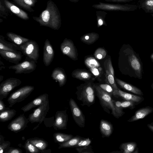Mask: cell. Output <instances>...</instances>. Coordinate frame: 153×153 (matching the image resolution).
I'll use <instances>...</instances> for the list:
<instances>
[{
    "instance_id": "1",
    "label": "cell",
    "mask_w": 153,
    "mask_h": 153,
    "mask_svg": "<svg viewBox=\"0 0 153 153\" xmlns=\"http://www.w3.org/2000/svg\"><path fill=\"white\" fill-rule=\"evenodd\" d=\"M33 19L38 22L40 26L58 30L61 25V15L55 3L51 0L48 1L46 8L38 16H33Z\"/></svg>"
},
{
    "instance_id": "2",
    "label": "cell",
    "mask_w": 153,
    "mask_h": 153,
    "mask_svg": "<svg viewBox=\"0 0 153 153\" xmlns=\"http://www.w3.org/2000/svg\"><path fill=\"white\" fill-rule=\"evenodd\" d=\"M125 51L127 57V71L129 75L131 77L141 79L143 66L139 56L131 46Z\"/></svg>"
},
{
    "instance_id": "3",
    "label": "cell",
    "mask_w": 153,
    "mask_h": 153,
    "mask_svg": "<svg viewBox=\"0 0 153 153\" xmlns=\"http://www.w3.org/2000/svg\"><path fill=\"white\" fill-rule=\"evenodd\" d=\"M95 89L94 85L90 83L80 86L77 88L76 93L77 99L82 102L81 105L90 107L93 104L95 100Z\"/></svg>"
},
{
    "instance_id": "4",
    "label": "cell",
    "mask_w": 153,
    "mask_h": 153,
    "mask_svg": "<svg viewBox=\"0 0 153 153\" xmlns=\"http://www.w3.org/2000/svg\"><path fill=\"white\" fill-rule=\"evenodd\" d=\"M97 95L100 103L104 111L108 114H111L115 117L118 118L117 115L114 104V100L111 96L102 89L99 85H94Z\"/></svg>"
},
{
    "instance_id": "5",
    "label": "cell",
    "mask_w": 153,
    "mask_h": 153,
    "mask_svg": "<svg viewBox=\"0 0 153 153\" xmlns=\"http://www.w3.org/2000/svg\"><path fill=\"white\" fill-rule=\"evenodd\" d=\"M92 7L98 10L108 11L130 12L135 11L138 8L137 5L136 4H110L102 2L93 4Z\"/></svg>"
},
{
    "instance_id": "6",
    "label": "cell",
    "mask_w": 153,
    "mask_h": 153,
    "mask_svg": "<svg viewBox=\"0 0 153 153\" xmlns=\"http://www.w3.org/2000/svg\"><path fill=\"white\" fill-rule=\"evenodd\" d=\"M34 87L31 85L23 86L10 94L7 99L9 107H11L16 103L25 100L33 91Z\"/></svg>"
},
{
    "instance_id": "7",
    "label": "cell",
    "mask_w": 153,
    "mask_h": 153,
    "mask_svg": "<svg viewBox=\"0 0 153 153\" xmlns=\"http://www.w3.org/2000/svg\"><path fill=\"white\" fill-rule=\"evenodd\" d=\"M18 47L19 50L25 56L37 63L39 57V48L35 41L30 39Z\"/></svg>"
},
{
    "instance_id": "8",
    "label": "cell",
    "mask_w": 153,
    "mask_h": 153,
    "mask_svg": "<svg viewBox=\"0 0 153 153\" xmlns=\"http://www.w3.org/2000/svg\"><path fill=\"white\" fill-rule=\"evenodd\" d=\"M36 62L26 56L25 60L22 62L9 66V69L15 71L16 74H28L34 71L36 68Z\"/></svg>"
},
{
    "instance_id": "9",
    "label": "cell",
    "mask_w": 153,
    "mask_h": 153,
    "mask_svg": "<svg viewBox=\"0 0 153 153\" xmlns=\"http://www.w3.org/2000/svg\"><path fill=\"white\" fill-rule=\"evenodd\" d=\"M50 108L49 100L44 104L38 107L30 114L28 118L31 123H39L41 124L43 121Z\"/></svg>"
},
{
    "instance_id": "10",
    "label": "cell",
    "mask_w": 153,
    "mask_h": 153,
    "mask_svg": "<svg viewBox=\"0 0 153 153\" xmlns=\"http://www.w3.org/2000/svg\"><path fill=\"white\" fill-rule=\"evenodd\" d=\"M21 83L20 79L13 77L8 78L2 82L0 84V100L6 98L11 91Z\"/></svg>"
},
{
    "instance_id": "11",
    "label": "cell",
    "mask_w": 153,
    "mask_h": 153,
    "mask_svg": "<svg viewBox=\"0 0 153 153\" xmlns=\"http://www.w3.org/2000/svg\"><path fill=\"white\" fill-rule=\"evenodd\" d=\"M69 104L73 118L76 124L80 127L85 126V118L84 115L74 100L71 98Z\"/></svg>"
},
{
    "instance_id": "12",
    "label": "cell",
    "mask_w": 153,
    "mask_h": 153,
    "mask_svg": "<svg viewBox=\"0 0 153 153\" xmlns=\"http://www.w3.org/2000/svg\"><path fill=\"white\" fill-rule=\"evenodd\" d=\"M29 121L24 114H20L13 120L7 126L8 129L16 133L25 129L27 127Z\"/></svg>"
},
{
    "instance_id": "13",
    "label": "cell",
    "mask_w": 153,
    "mask_h": 153,
    "mask_svg": "<svg viewBox=\"0 0 153 153\" xmlns=\"http://www.w3.org/2000/svg\"><path fill=\"white\" fill-rule=\"evenodd\" d=\"M53 126L55 130L67 129L68 120V115L66 110L58 111L56 112Z\"/></svg>"
},
{
    "instance_id": "14",
    "label": "cell",
    "mask_w": 153,
    "mask_h": 153,
    "mask_svg": "<svg viewBox=\"0 0 153 153\" xmlns=\"http://www.w3.org/2000/svg\"><path fill=\"white\" fill-rule=\"evenodd\" d=\"M104 67L105 72V80L106 82L111 86L114 90L118 89V88L114 79V70L110 58L105 61Z\"/></svg>"
},
{
    "instance_id": "15",
    "label": "cell",
    "mask_w": 153,
    "mask_h": 153,
    "mask_svg": "<svg viewBox=\"0 0 153 153\" xmlns=\"http://www.w3.org/2000/svg\"><path fill=\"white\" fill-rule=\"evenodd\" d=\"M60 47L61 51L63 54L73 60L77 59L76 49L71 40L65 38L61 43Z\"/></svg>"
},
{
    "instance_id": "16",
    "label": "cell",
    "mask_w": 153,
    "mask_h": 153,
    "mask_svg": "<svg viewBox=\"0 0 153 153\" xmlns=\"http://www.w3.org/2000/svg\"><path fill=\"white\" fill-rule=\"evenodd\" d=\"M54 52L50 41L48 39L45 41L43 47V62L46 66H49L54 57Z\"/></svg>"
},
{
    "instance_id": "17",
    "label": "cell",
    "mask_w": 153,
    "mask_h": 153,
    "mask_svg": "<svg viewBox=\"0 0 153 153\" xmlns=\"http://www.w3.org/2000/svg\"><path fill=\"white\" fill-rule=\"evenodd\" d=\"M113 95L117 98H120L125 100L134 102L139 104L144 101V98L141 96H138L123 91L119 89L114 90Z\"/></svg>"
},
{
    "instance_id": "18",
    "label": "cell",
    "mask_w": 153,
    "mask_h": 153,
    "mask_svg": "<svg viewBox=\"0 0 153 153\" xmlns=\"http://www.w3.org/2000/svg\"><path fill=\"white\" fill-rule=\"evenodd\" d=\"M48 100L47 94H42L22 107L21 109L24 112H27L33 108L38 107L44 104Z\"/></svg>"
},
{
    "instance_id": "19",
    "label": "cell",
    "mask_w": 153,
    "mask_h": 153,
    "mask_svg": "<svg viewBox=\"0 0 153 153\" xmlns=\"http://www.w3.org/2000/svg\"><path fill=\"white\" fill-rule=\"evenodd\" d=\"M0 54L4 59L16 64L19 63L23 55L21 51L13 52L0 50Z\"/></svg>"
},
{
    "instance_id": "20",
    "label": "cell",
    "mask_w": 153,
    "mask_h": 153,
    "mask_svg": "<svg viewBox=\"0 0 153 153\" xmlns=\"http://www.w3.org/2000/svg\"><path fill=\"white\" fill-rule=\"evenodd\" d=\"M7 8L16 16L24 20L29 19L28 14L8 0H3Z\"/></svg>"
},
{
    "instance_id": "21",
    "label": "cell",
    "mask_w": 153,
    "mask_h": 153,
    "mask_svg": "<svg viewBox=\"0 0 153 153\" xmlns=\"http://www.w3.org/2000/svg\"><path fill=\"white\" fill-rule=\"evenodd\" d=\"M153 112V108L147 106L140 108L136 111L134 114L128 120L132 122L142 119Z\"/></svg>"
},
{
    "instance_id": "22",
    "label": "cell",
    "mask_w": 153,
    "mask_h": 153,
    "mask_svg": "<svg viewBox=\"0 0 153 153\" xmlns=\"http://www.w3.org/2000/svg\"><path fill=\"white\" fill-rule=\"evenodd\" d=\"M51 76L53 80L58 82L60 87L63 86L66 82V75L64 70L61 68L57 67L54 68Z\"/></svg>"
},
{
    "instance_id": "23",
    "label": "cell",
    "mask_w": 153,
    "mask_h": 153,
    "mask_svg": "<svg viewBox=\"0 0 153 153\" xmlns=\"http://www.w3.org/2000/svg\"><path fill=\"white\" fill-rule=\"evenodd\" d=\"M115 80L120 86L123 89L139 95L142 96L143 95L141 90L137 87L117 78Z\"/></svg>"
},
{
    "instance_id": "24",
    "label": "cell",
    "mask_w": 153,
    "mask_h": 153,
    "mask_svg": "<svg viewBox=\"0 0 153 153\" xmlns=\"http://www.w3.org/2000/svg\"><path fill=\"white\" fill-rule=\"evenodd\" d=\"M100 130L102 137H109L113 132V128L110 122L102 119L100 122Z\"/></svg>"
},
{
    "instance_id": "25",
    "label": "cell",
    "mask_w": 153,
    "mask_h": 153,
    "mask_svg": "<svg viewBox=\"0 0 153 153\" xmlns=\"http://www.w3.org/2000/svg\"><path fill=\"white\" fill-rule=\"evenodd\" d=\"M16 4L23 9L30 12H33L34 10L32 7L35 6L37 0H12Z\"/></svg>"
},
{
    "instance_id": "26",
    "label": "cell",
    "mask_w": 153,
    "mask_h": 153,
    "mask_svg": "<svg viewBox=\"0 0 153 153\" xmlns=\"http://www.w3.org/2000/svg\"><path fill=\"white\" fill-rule=\"evenodd\" d=\"M6 36L9 40L18 46H20L30 40L13 32L7 33Z\"/></svg>"
},
{
    "instance_id": "27",
    "label": "cell",
    "mask_w": 153,
    "mask_h": 153,
    "mask_svg": "<svg viewBox=\"0 0 153 153\" xmlns=\"http://www.w3.org/2000/svg\"><path fill=\"white\" fill-rule=\"evenodd\" d=\"M0 50L13 52L19 50V47L13 43L7 41L2 35H0Z\"/></svg>"
},
{
    "instance_id": "28",
    "label": "cell",
    "mask_w": 153,
    "mask_h": 153,
    "mask_svg": "<svg viewBox=\"0 0 153 153\" xmlns=\"http://www.w3.org/2000/svg\"><path fill=\"white\" fill-rule=\"evenodd\" d=\"M27 140L41 150L46 149L48 146V142L43 138L35 137Z\"/></svg>"
},
{
    "instance_id": "29",
    "label": "cell",
    "mask_w": 153,
    "mask_h": 153,
    "mask_svg": "<svg viewBox=\"0 0 153 153\" xmlns=\"http://www.w3.org/2000/svg\"><path fill=\"white\" fill-rule=\"evenodd\" d=\"M139 9H142L146 13H150L153 10V0H139L137 3Z\"/></svg>"
},
{
    "instance_id": "30",
    "label": "cell",
    "mask_w": 153,
    "mask_h": 153,
    "mask_svg": "<svg viewBox=\"0 0 153 153\" xmlns=\"http://www.w3.org/2000/svg\"><path fill=\"white\" fill-rule=\"evenodd\" d=\"M99 35L97 33L92 32L85 34L82 36L80 40L85 44L90 45L95 42L99 38Z\"/></svg>"
},
{
    "instance_id": "31",
    "label": "cell",
    "mask_w": 153,
    "mask_h": 153,
    "mask_svg": "<svg viewBox=\"0 0 153 153\" xmlns=\"http://www.w3.org/2000/svg\"><path fill=\"white\" fill-rule=\"evenodd\" d=\"M137 144L134 142H129L121 143L119 148L123 153H133L137 147Z\"/></svg>"
},
{
    "instance_id": "32",
    "label": "cell",
    "mask_w": 153,
    "mask_h": 153,
    "mask_svg": "<svg viewBox=\"0 0 153 153\" xmlns=\"http://www.w3.org/2000/svg\"><path fill=\"white\" fill-rule=\"evenodd\" d=\"M53 136L54 142L59 144L65 142L74 137L71 134L60 132L54 133Z\"/></svg>"
},
{
    "instance_id": "33",
    "label": "cell",
    "mask_w": 153,
    "mask_h": 153,
    "mask_svg": "<svg viewBox=\"0 0 153 153\" xmlns=\"http://www.w3.org/2000/svg\"><path fill=\"white\" fill-rule=\"evenodd\" d=\"M80 136H77L67 141L66 142L59 144V149L63 148L75 147L79 141L82 138Z\"/></svg>"
},
{
    "instance_id": "34",
    "label": "cell",
    "mask_w": 153,
    "mask_h": 153,
    "mask_svg": "<svg viewBox=\"0 0 153 153\" xmlns=\"http://www.w3.org/2000/svg\"><path fill=\"white\" fill-rule=\"evenodd\" d=\"M16 113V111L14 109H9L0 112V122H4L11 120Z\"/></svg>"
},
{
    "instance_id": "35",
    "label": "cell",
    "mask_w": 153,
    "mask_h": 153,
    "mask_svg": "<svg viewBox=\"0 0 153 153\" xmlns=\"http://www.w3.org/2000/svg\"><path fill=\"white\" fill-rule=\"evenodd\" d=\"M73 77L82 80H86L90 79L92 75L88 72L82 70L74 71L72 74Z\"/></svg>"
},
{
    "instance_id": "36",
    "label": "cell",
    "mask_w": 153,
    "mask_h": 153,
    "mask_svg": "<svg viewBox=\"0 0 153 153\" xmlns=\"http://www.w3.org/2000/svg\"><path fill=\"white\" fill-rule=\"evenodd\" d=\"M107 13L104 11L99 10L96 11L97 25L98 27L104 25L107 26L105 20Z\"/></svg>"
},
{
    "instance_id": "37",
    "label": "cell",
    "mask_w": 153,
    "mask_h": 153,
    "mask_svg": "<svg viewBox=\"0 0 153 153\" xmlns=\"http://www.w3.org/2000/svg\"><path fill=\"white\" fill-rule=\"evenodd\" d=\"M23 147L25 150L26 153H40L41 152V150L37 148L27 140Z\"/></svg>"
},
{
    "instance_id": "38",
    "label": "cell",
    "mask_w": 153,
    "mask_h": 153,
    "mask_svg": "<svg viewBox=\"0 0 153 153\" xmlns=\"http://www.w3.org/2000/svg\"><path fill=\"white\" fill-rule=\"evenodd\" d=\"M85 64L89 69L96 67H99L100 65L99 62L94 58L89 57L85 60Z\"/></svg>"
},
{
    "instance_id": "39",
    "label": "cell",
    "mask_w": 153,
    "mask_h": 153,
    "mask_svg": "<svg viewBox=\"0 0 153 153\" xmlns=\"http://www.w3.org/2000/svg\"><path fill=\"white\" fill-rule=\"evenodd\" d=\"M139 104L133 101L125 100L121 102V106L123 108H128L132 110L135 108L136 106Z\"/></svg>"
},
{
    "instance_id": "40",
    "label": "cell",
    "mask_w": 153,
    "mask_h": 153,
    "mask_svg": "<svg viewBox=\"0 0 153 153\" xmlns=\"http://www.w3.org/2000/svg\"><path fill=\"white\" fill-rule=\"evenodd\" d=\"M121 102L120 101L114 100L115 108L118 118L122 116L125 113L121 107Z\"/></svg>"
},
{
    "instance_id": "41",
    "label": "cell",
    "mask_w": 153,
    "mask_h": 153,
    "mask_svg": "<svg viewBox=\"0 0 153 153\" xmlns=\"http://www.w3.org/2000/svg\"><path fill=\"white\" fill-rule=\"evenodd\" d=\"M76 150L79 153H94L92 147L90 145L77 147L75 148Z\"/></svg>"
},
{
    "instance_id": "42",
    "label": "cell",
    "mask_w": 153,
    "mask_h": 153,
    "mask_svg": "<svg viewBox=\"0 0 153 153\" xmlns=\"http://www.w3.org/2000/svg\"><path fill=\"white\" fill-rule=\"evenodd\" d=\"M106 51L102 48H99L97 49L94 54L95 58L99 59H104L106 56Z\"/></svg>"
},
{
    "instance_id": "43",
    "label": "cell",
    "mask_w": 153,
    "mask_h": 153,
    "mask_svg": "<svg viewBox=\"0 0 153 153\" xmlns=\"http://www.w3.org/2000/svg\"><path fill=\"white\" fill-rule=\"evenodd\" d=\"M9 11L7 8L4 3L3 0H0V16L1 17L5 18L8 12Z\"/></svg>"
},
{
    "instance_id": "44",
    "label": "cell",
    "mask_w": 153,
    "mask_h": 153,
    "mask_svg": "<svg viewBox=\"0 0 153 153\" xmlns=\"http://www.w3.org/2000/svg\"><path fill=\"white\" fill-rule=\"evenodd\" d=\"M91 142V141L89 138H84L82 137L79 141L75 147L76 148L88 146L90 145Z\"/></svg>"
},
{
    "instance_id": "45",
    "label": "cell",
    "mask_w": 153,
    "mask_h": 153,
    "mask_svg": "<svg viewBox=\"0 0 153 153\" xmlns=\"http://www.w3.org/2000/svg\"><path fill=\"white\" fill-rule=\"evenodd\" d=\"M99 86L111 96L113 95L114 89L110 85L107 83L101 84L99 85Z\"/></svg>"
},
{
    "instance_id": "46",
    "label": "cell",
    "mask_w": 153,
    "mask_h": 153,
    "mask_svg": "<svg viewBox=\"0 0 153 153\" xmlns=\"http://www.w3.org/2000/svg\"><path fill=\"white\" fill-rule=\"evenodd\" d=\"M10 144L9 141H4L0 143V153H4L5 150L10 146Z\"/></svg>"
},
{
    "instance_id": "47",
    "label": "cell",
    "mask_w": 153,
    "mask_h": 153,
    "mask_svg": "<svg viewBox=\"0 0 153 153\" xmlns=\"http://www.w3.org/2000/svg\"><path fill=\"white\" fill-rule=\"evenodd\" d=\"M22 150L18 148L9 147L4 151V153H22Z\"/></svg>"
},
{
    "instance_id": "48",
    "label": "cell",
    "mask_w": 153,
    "mask_h": 153,
    "mask_svg": "<svg viewBox=\"0 0 153 153\" xmlns=\"http://www.w3.org/2000/svg\"><path fill=\"white\" fill-rule=\"evenodd\" d=\"M90 69L91 73L96 76H98L100 75V72L102 70V68L99 67L90 68Z\"/></svg>"
},
{
    "instance_id": "49",
    "label": "cell",
    "mask_w": 153,
    "mask_h": 153,
    "mask_svg": "<svg viewBox=\"0 0 153 153\" xmlns=\"http://www.w3.org/2000/svg\"><path fill=\"white\" fill-rule=\"evenodd\" d=\"M9 109H10L9 108L6 107L2 100H0V112Z\"/></svg>"
},
{
    "instance_id": "50",
    "label": "cell",
    "mask_w": 153,
    "mask_h": 153,
    "mask_svg": "<svg viewBox=\"0 0 153 153\" xmlns=\"http://www.w3.org/2000/svg\"><path fill=\"white\" fill-rule=\"evenodd\" d=\"M107 2H112L117 3H126L135 0H104Z\"/></svg>"
},
{
    "instance_id": "51",
    "label": "cell",
    "mask_w": 153,
    "mask_h": 153,
    "mask_svg": "<svg viewBox=\"0 0 153 153\" xmlns=\"http://www.w3.org/2000/svg\"><path fill=\"white\" fill-rule=\"evenodd\" d=\"M147 126L149 129L153 132V122L148 124Z\"/></svg>"
},
{
    "instance_id": "52",
    "label": "cell",
    "mask_w": 153,
    "mask_h": 153,
    "mask_svg": "<svg viewBox=\"0 0 153 153\" xmlns=\"http://www.w3.org/2000/svg\"><path fill=\"white\" fill-rule=\"evenodd\" d=\"M51 150L50 149L48 150L45 149L44 150H41V153H50L51 152Z\"/></svg>"
},
{
    "instance_id": "53",
    "label": "cell",
    "mask_w": 153,
    "mask_h": 153,
    "mask_svg": "<svg viewBox=\"0 0 153 153\" xmlns=\"http://www.w3.org/2000/svg\"><path fill=\"white\" fill-rule=\"evenodd\" d=\"M4 141V137L1 134L0 135V143H1Z\"/></svg>"
},
{
    "instance_id": "54",
    "label": "cell",
    "mask_w": 153,
    "mask_h": 153,
    "mask_svg": "<svg viewBox=\"0 0 153 153\" xmlns=\"http://www.w3.org/2000/svg\"><path fill=\"white\" fill-rule=\"evenodd\" d=\"M138 148L137 147L136 148V149L134 150V151L133 152V153H138Z\"/></svg>"
},
{
    "instance_id": "55",
    "label": "cell",
    "mask_w": 153,
    "mask_h": 153,
    "mask_svg": "<svg viewBox=\"0 0 153 153\" xmlns=\"http://www.w3.org/2000/svg\"><path fill=\"white\" fill-rule=\"evenodd\" d=\"M70 1L74 3L78 2L79 0H69Z\"/></svg>"
},
{
    "instance_id": "56",
    "label": "cell",
    "mask_w": 153,
    "mask_h": 153,
    "mask_svg": "<svg viewBox=\"0 0 153 153\" xmlns=\"http://www.w3.org/2000/svg\"><path fill=\"white\" fill-rule=\"evenodd\" d=\"M4 77L2 75L0 76V82H1L2 80H3Z\"/></svg>"
},
{
    "instance_id": "57",
    "label": "cell",
    "mask_w": 153,
    "mask_h": 153,
    "mask_svg": "<svg viewBox=\"0 0 153 153\" xmlns=\"http://www.w3.org/2000/svg\"><path fill=\"white\" fill-rule=\"evenodd\" d=\"M150 58L152 60V61L153 62V53H152V54L150 56Z\"/></svg>"
},
{
    "instance_id": "58",
    "label": "cell",
    "mask_w": 153,
    "mask_h": 153,
    "mask_svg": "<svg viewBox=\"0 0 153 153\" xmlns=\"http://www.w3.org/2000/svg\"><path fill=\"white\" fill-rule=\"evenodd\" d=\"M2 68H5V67H4V66H3L2 67ZM2 68H1V66H0V70L1 71V69H2Z\"/></svg>"
},
{
    "instance_id": "59",
    "label": "cell",
    "mask_w": 153,
    "mask_h": 153,
    "mask_svg": "<svg viewBox=\"0 0 153 153\" xmlns=\"http://www.w3.org/2000/svg\"><path fill=\"white\" fill-rule=\"evenodd\" d=\"M151 87H152V89H153V83L151 85Z\"/></svg>"
},
{
    "instance_id": "60",
    "label": "cell",
    "mask_w": 153,
    "mask_h": 153,
    "mask_svg": "<svg viewBox=\"0 0 153 153\" xmlns=\"http://www.w3.org/2000/svg\"><path fill=\"white\" fill-rule=\"evenodd\" d=\"M151 15L152 16V17L153 18V13H152L151 14Z\"/></svg>"
},
{
    "instance_id": "61",
    "label": "cell",
    "mask_w": 153,
    "mask_h": 153,
    "mask_svg": "<svg viewBox=\"0 0 153 153\" xmlns=\"http://www.w3.org/2000/svg\"><path fill=\"white\" fill-rule=\"evenodd\" d=\"M150 13H153V10Z\"/></svg>"
}]
</instances>
